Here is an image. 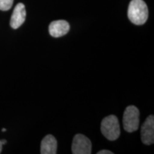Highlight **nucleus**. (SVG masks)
I'll use <instances>...</instances> for the list:
<instances>
[{"mask_svg":"<svg viewBox=\"0 0 154 154\" xmlns=\"http://www.w3.org/2000/svg\"><path fill=\"white\" fill-rule=\"evenodd\" d=\"M149 17V9L143 0H132L128 9V17L133 24H145Z\"/></svg>","mask_w":154,"mask_h":154,"instance_id":"1","label":"nucleus"},{"mask_svg":"<svg viewBox=\"0 0 154 154\" xmlns=\"http://www.w3.org/2000/svg\"><path fill=\"white\" fill-rule=\"evenodd\" d=\"M101 131L102 134L108 140H116L121 134L120 125L117 117L114 115H110L105 117L102 120Z\"/></svg>","mask_w":154,"mask_h":154,"instance_id":"2","label":"nucleus"},{"mask_svg":"<svg viewBox=\"0 0 154 154\" xmlns=\"http://www.w3.org/2000/svg\"><path fill=\"white\" fill-rule=\"evenodd\" d=\"M139 110L134 106H129L126 109L123 116V124L126 131L132 133L139 127Z\"/></svg>","mask_w":154,"mask_h":154,"instance_id":"3","label":"nucleus"},{"mask_svg":"<svg viewBox=\"0 0 154 154\" xmlns=\"http://www.w3.org/2000/svg\"><path fill=\"white\" fill-rule=\"evenodd\" d=\"M91 142L86 136L76 134L72 142V151L74 154H90L91 153Z\"/></svg>","mask_w":154,"mask_h":154,"instance_id":"4","label":"nucleus"},{"mask_svg":"<svg viewBox=\"0 0 154 154\" xmlns=\"http://www.w3.org/2000/svg\"><path fill=\"white\" fill-rule=\"evenodd\" d=\"M141 140L146 145L154 143V116H149L141 127Z\"/></svg>","mask_w":154,"mask_h":154,"instance_id":"5","label":"nucleus"},{"mask_svg":"<svg viewBox=\"0 0 154 154\" xmlns=\"http://www.w3.org/2000/svg\"><path fill=\"white\" fill-rule=\"evenodd\" d=\"M26 9L24 4H17L13 11L12 15L11 17L10 26L14 29H17L23 24L26 19Z\"/></svg>","mask_w":154,"mask_h":154,"instance_id":"6","label":"nucleus"},{"mask_svg":"<svg viewBox=\"0 0 154 154\" xmlns=\"http://www.w3.org/2000/svg\"><path fill=\"white\" fill-rule=\"evenodd\" d=\"M69 29H70L69 24L65 20L54 21L49 24V26L50 35L55 38L66 35Z\"/></svg>","mask_w":154,"mask_h":154,"instance_id":"7","label":"nucleus"},{"mask_svg":"<svg viewBox=\"0 0 154 154\" xmlns=\"http://www.w3.org/2000/svg\"><path fill=\"white\" fill-rule=\"evenodd\" d=\"M57 149V139L52 135H47L42 140V154H56Z\"/></svg>","mask_w":154,"mask_h":154,"instance_id":"8","label":"nucleus"},{"mask_svg":"<svg viewBox=\"0 0 154 154\" xmlns=\"http://www.w3.org/2000/svg\"><path fill=\"white\" fill-rule=\"evenodd\" d=\"M14 0H0V10L7 11L12 7Z\"/></svg>","mask_w":154,"mask_h":154,"instance_id":"9","label":"nucleus"},{"mask_svg":"<svg viewBox=\"0 0 154 154\" xmlns=\"http://www.w3.org/2000/svg\"><path fill=\"white\" fill-rule=\"evenodd\" d=\"M113 153L112 151H109V150H101V151H99L97 154H113Z\"/></svg>","mask_w":154,"mask_h":154,"instance_id":"10","label":"nucleus"},{"mask_svg":"<svg viewBox=\"0 0 154 154\" xmlns=\"http://www.w3.org/2000/svg\"><path fill=\"white\" fill-rule=\"evenodd\" d=\"M2 146H3V144H2V140H0V153H1L2 150Z\"/></svg>","mask_w":154,"mask_h":154,"instance_id":"11","label":"nucleus"},{"mask_svg":"<svg viewBox=\"0 0 154 154\" xmlns=\"http://www.w3.org/2000/svg\"><path fill=\"white\" fill-rule=\"evenodd\" d=\"M2 131H3V132H5V131H7V130H6V128H2Z\"/></svg>","mask_w":154,"mask_h":154,"instance_id":"12","label":"nucleus"}]
</instances>
